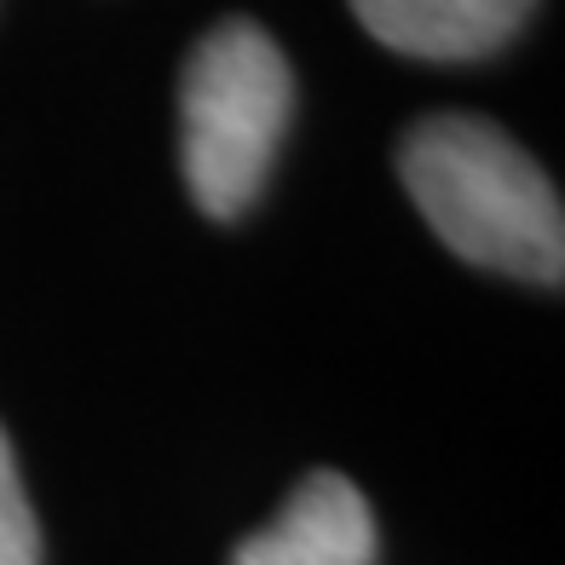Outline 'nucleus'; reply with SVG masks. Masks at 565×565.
<instances>
[{"mask_svg":"<svg viewBox=\"0 0 565 565\" xmlns=\"http://www.w3.org/2000/svg\"><path fill=\"white\" fill-rule=\"evenodd\" d=\"M289 58L260 23L225 18L196 41L179 75V162L209 220H237L260 196L289 127Z\"/></svg>","mask_w":565,"mask_h":565,"instance_id":"f03ea898","label":"nucleus"},{"mask_svg":"<svg viewBox=\"0 0 565 565\" xmlns=\"http://www.w3.org/2000/svg\"><path fill=\"white\" fill-rule=\"evenodd\" d=\"M0 565H41V531H35V508L23 497L18 479V456L0 427Z\"/></svg>","mask_w":565,"mask_h":565,"instance_id":"39448f33","label":"nucleus"},{"mask_svg":"<svg viewBox=\"0 0 565 565\" xmlns=\"http://www.w3.org/2000/svg\"><path fill=\"white\" fill-rule=\"evenodd\" d=\"M231 565H375V513L347 473L318 468L289 491L271 525L243 536Z\"/></svg>","mask_w":565,"mask_h":565,"instance_id":"7ed1b4c3","label":"nucleus"},{"mask_svg":"<svg viewBox=\"0 0 565 565\" xmlns=\"http://www.w3.org/2000/svg\"><path fill=\"white\" fill-rule=\"evenodd\" d=\"M358 23L404 58H484L520 35L536 0H347Z\"/></svg>","mask_w":565,"mask_h":565,"instance_id":"20e7f679","label":"nucleus"},{"mask_svg":"<svg viewBox=\"0 0 565 565\" xmlns=\"http://www.w3.org/2000/svg\"><path fill=\"white\" fill-rule=\"evenodd\" d=\"M398 179L439 243L473 266L559 282L565 209L554 179L484 116H427L398 145Z\"/></svg>","mask_w":565,"mask_h":565,"instance_id":"f257e3e1","label":"nucleus"}]
</instances>
